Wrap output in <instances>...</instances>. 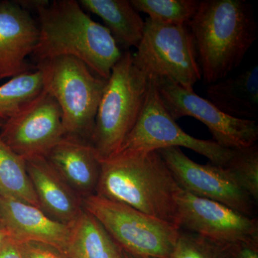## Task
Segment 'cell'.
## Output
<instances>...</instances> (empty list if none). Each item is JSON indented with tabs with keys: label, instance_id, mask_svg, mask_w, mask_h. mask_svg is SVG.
I'll list each match as a JSON object with an SVG mask.
<instances>
[{
	"label": "cell",
	"instance_id": "obj_1",
	"mask_svg": "<svg viewBox=\"0 0 258 258\" xmlns=\"http://www.w3.org/2000/svg\"><path fill=\"white\" fill-rule=\"evenodd\" d=\"M38 15V42L32 58L41 61L72 56L83 61L104 80L121 57L122 52L108 29L93 21L76 0H42Z\"/></svg>",
	"mask_w": 258,
	"mask_h": 258
},
{
	"label": "cell",
	"instance_id": "obj_2",
	"mask_svg": "<svg viewBox=\"0 0 258 258\" xmlns=\"http://www.w3.org/2000/svg\"><path fill=\"white\" fill-rule=\"evenodd\" d=\"M188 26L202 79L209 85L239 67L258 37L253 6L246 0L200 1Z\"/></svg>",
	"mask_w": 258,
	"mask_h": 258
},
{
	"label": "cell",
	"instance_id": "obj_3",
	"mask_svg": "<svg viewBox=\"0 0 258 258\" xmlns=\"http://www.w3.org/2000/svg\"><path fill=\"white\" fill-rule=\"evenodd\" d=\"M101 161L96 195L179 228L177 200L182 189L159 151L115 154Z\"/></svg>",
	"mask_w": 258,
	"mask_h": 258
},
{
	"label": "cell",
	"instance_id": "obj_4",
	"mask_svg": "<svg viewBox=\"0 0 258 258\" xmlns=\"http://www.w3.org/2000/svg\"><path fill=\"white\" fill-rule=\"evenodd\" d=\"M151 78L124 51L111 70L98 105L91 144L101 160L114 155L142 113Z\"/></svg>",
	"mask_w": 258,
	"mask_h": 258
},
{
	"label": "cell",
	"instance_id": "obj_5",
	"mask_svg": "<svg viewBox=\"0 0 258 258\" xmlns=\"http://www.w3.org/2000/svg\"><path fill=\"white\" fill-rule=\"evenodd\" d=\"M35 66L42 72L44 91L60 106L66 137L91 143L107 80L98 77L83 61L72 56L54 57Z\"/></svg>",
	"mask_w": 258,
	"mask_h": 258
},
{
	"label": "cell",
	"instance_id": "obj_6",
	"mask_svg": "<svg viewBox=\"0 0 258 258\" xmlns=\"http://www.w3.org/2000/svg\"><path fill=\"white\" fill-rule=\"evenodd\" d=\"M83 208L96 217L124 252L143 258H170L180 229L124 204L95 195Z\"/></svg>",
	"mask_w": 258,
	"mask_h": 258
},
{
	"label": "cell",
	"instance_id": "obj_7",
	"mask_svg": "<svg viewBox=\"0 0 258 258\" xmlns=\"http://www.w3.org/2000/svg\"><path fill=\"white\" fill-rule=\"evenodd\" d=\"M134 62L154 79H169L193 88L202 79L195 41L189 26L170 25L148 18Z\"/></svg>",
	"mask_w": 258,
	"mask_h": 258
},
{
	"label": "cell",
	"instance_id": "obj_8",
	"mask_svg": "<svg viewBox=\"0 0 258 258\" xmlns=\"http://www.w3.org/2000/svg\"><path fill=\"white\" fill-rule=\"evenodd\" d=\"M171 147L186 148L208 158L212 164L221 166H226L235 150L220 147L214 141L195 138L183 131L166 109L155 79L151 78L142 113L115 154H141Z\"/></svg>",
	"mask_w": 258,
	"mask_h": 258
},
{
	"label": "cell",
	"instance_id": "obj_9",
	"mask_svg": "<svg viewBox=\"0 0 258 258\" xmlns=\"http://www.w3.org/2000/svg\"><path fill=\"white\" fill-rule=\"evenodd\" d=\"M155 81L161 101L174 120L184 116L196 118L208 127L214 142L225 149H244L256 144L258 125L255 120L226 114L197 94L193 88H185L169 79Z\"/></svg>",
	"mask_w": 258,
	"mask_h": 258
},
{
	"label": "cell",
	"instance_id": "obj_10",
	"mask_svg": "<svg viewBox=\"0 0 258 258\" xmlns=\"http://www.w3.org/2000/svg\"><path fill=\"white\" fill-rule=\"evenodd\" d=\"M158 151L184 191L254 217L257 203L225 166L210 162L198 164L185 155L180 148H166Z\"/></svg>",
	"mask_w": 258,
	"mask_h": 258
},
{
	"label": "cell",
	"instance_id": "obj_11",
	"mask_svg": "<svg viewBox=\"0 0 258 258\" xmlns=\"http://www.w3.org/2000/svg\"><path fill=\"white\" fill-rule=\"evenodd\" d=\"M177 205L181 230L222 243L258 242V222L255 217L183 189L178 197Z\"/></svg>",
	"mask_w": 258,
	"mask_h": 258
},
{
	"label": "cell",
	"instance_id": "obj_12",
	"mask_svg": "<svg viewBox=\"0 0 258 258\" xmlns=\"http://www.w3.org/2000/svg\"><path fill=\"white\" fill-rule=\"evenodd\" d=\"M0 136L25 159L45 157L66 137L58 103L44 91L23 111L5 120Z\"/></svg>",
	"mask_w": 258,
	"mask_h": 258
},
{
	"label": "cell",
	"instance_id": "obj_13",
	"mask_svg": "<svg viewBox=\"0 0 258 258\" xmlns=\"http://www.w3.org/2000/svg\"><path fill=\"white\" fill-rule=\"evenodd\" d=\"M40 37L38 25L16 1H0V81L35 71L30 61Z\"/></svg>",
	"mask_w": 258,
	"mask_h": 258
},
{
	"label": "cell",
	"instance_id": "obj_14",
	"mask_svg": "<svg viewBox=\"0 0 258 258\" xmlns=\"http://www.w3.org/2000/svg\"><path fill=\"white\" fill-rule=\"evenodd\" d=\"M0 220L17 242H45L66 252L71 225L56 221L36 206L0 195Z\"/></svg>",
	"mask_w": 258,
	"mask_h": 258
},
{
	"label": "cell",
	"instance_id": "obj_15",
	"mask_svg": "<svg viewBox=\"0 0 258 258\" xmlns=\"http://www.w3.org/2000/svg\"><path fill=\"white\" fill-rule=\"evenodd\" d=\"M45 157L82 200L96 194L101 161L90 142L64 137Z\"/></svg>",
	"mask_w": 258,
	"mask_h": 258
},
{
	"label": "cell",
	"instance_id": "obj_16",
	"mask_svg": "<svg viewBox=\"0 0 258 258\" xmlns=\"http://www.w3.org/2000/svg\"><path fill=\"white\" fill-rule=\"evenodd\" d=\"M25 160L40 210L56 221L72 225L83 212L82 199L66 184L45 157Z\"/></svg>",
	"mask_w": 258,
	"mask_h": 258
},
{
	"label": "cell",
	"instance_id": "obj_17",
	"mask_svg": "<svg viewBox=\"0 0 258 258\" xmlns=\"http://www.w3.org/2000/svg\"><path fill=\"white\" fill-rule=\"evenodd\" d=\"M208 100L220 111L235 118L254 120L258 114V66L239 76L212 83Z\"/></svg>",
	"mask_w": 258,
	"mask_h": 258
},
{
	"label": "cell",
	"instance_id": "obj_18",
	"mask_svg": "<svg viewBox=\"0 0 258 258\" xmlns=\"http://www.w3.org/2000/svg\"><path fill=\"white\" fill-rule=\"evenodd\" d=\"M79 3L83 10L103 20L120 50L138 47L145 22L130 0H80Z\"/></svg>",
	"mask_w": 258,
	"mask_h": 258
},
{
	"label": "cell",
	"instance_id": "obj_19",
	"mask_svg": "<svg viewBox=\"0 0 258 258\" xmlns=\"http://www.w3.org/2000/svg\"><path fill=\"white\" fill-rule=\"evenodd\" d=\"M66 253L71 258H123V250L101 222L83 209L71 225Z\"/></svg>",
	"mask_w": 258,
	"mask_h": 258
},
{
	"label": "cell",
	"instance_id": "obj_20",
	"mask_svg": "<svg viewBox=\"0 0 258 258\" xmlns=\"http://www.w3.org/2000/svg\"><path fill=\"white\" fill-rule=\"evenodd\" d=\"M0 195L20 200L40 208L27 171L26 160L5 143L1 136Z\"/></svg>",
	"mask_w": 258,
	"mask_h": 258
},
{
	"label": "cell",
	"instance_id": "obj_21",
	"mask_svg": "<svg viewBox=\"0 0 258 258\" xmlns=\"http://www.w3.org/2000/svg\"><path fill=\"white\" fill-rule=\"evenodd\" d=\"M42 74L36 69L0 86V118L7 120L23 111L44 92Z\"/></svg>",
	"mask_w": 258,
	"mask_h": 258
},
{
	"label": "cell",
	"instance_id": "obj_22",
	"mask_svg": "<svg viewBox=\"0 0 258 258\" xmlns=\"http://www.w3.org/2000/svg\"><path fill=\"white\" fill-rule=\"evenodd\" d=\"M138 13L154 21L170 25H189L196 14L200 0H130Z\"/></svg>",
	"mask_w": 258,
	"mask_h": 258
},
{
	"label": "cell",
	"instance_id": "obj_23",
	"mask_svg": "<svg viewBox=\"0 0 258 258\" xmlns=\"http://www.w3.org/2000/svg\"><path fill=\"white\" fill-rule=\"evenodd\" d=\"M239 244L222 243L180 229L170 258H237Z\"/></svg>",
	"mask_w": 258,
	"mask_h": 258
},
{
	"label": "cell",
	"instance_id": "obj_24",
	"mask_svg": "<svg viewBox=\"0 0 258 258\" xmlns=\"http://www.w3.org/2000/svg\"><path fill=\"white\" fill-rule=\"evenodd\" d=\"M239 185L256 203L258 201V148L257 144L235 149L225 166Z\"/></svg>",
	"mask_w": 258,
	"mask_h": 258
},
{
	"label": "cell",
	"instance_id": "obj_25",
	"mask_svg": "<svg viewBox=\"0 0 258 258\" xmlns=\"http://www.w3.org/2000/svg\"><path fill=\"white\" fill-rule=\"evenodd\" d=\"M17 244L23 258H71L60 249L45 242L22 241Z\"/></svg>",
	"mask_w": 258,
	"mask_h": 258
},
{
	"label": "cell",
	"instance_id": "obj_26",
	"mask_svg": "<svg viewBox=\"0 0 258 258\" xmlns=\"http://www.w3.org/2000/svg\"><path fill=\"white\" fill-rule=\"evenodd\" d=\"M0 258H23L16 241L11 237L0 247Z\"/></svg>",
	"mask_w": 258,
	"mask_h": 258
},
{
	"label": "cell",
	"instance_id": "obj_27",
	"mask_svg": "<svg viewBox=\"0 0 258 258\" xmlns=\"http://www.w3.org/2000/svg\"><path fill=\"white\" fill-rule=\"evenodd\" d=\"M237 258H258V242L239 244Z\"/></svg>",
	"mask_w": 258,
	"mask_h": 258
},
{
	"label": "cell",
	"instance_id": "obj_28",
	"mask_svg": "<svg viewBox=\"0 0 258 258\" xmlns=\"http://www.w3.org/2000/svg\"><path fill=\"white\" fill-rule=\"evenodd\" d=\"M10 237L11 236H10L7 229L5 228L4 225L0 223V247L5 243V241L8 240Z\"/></svg>",
	"mask_w": 258,
	"mask_h": 258
},
{
	"label": "cell",
	"instance_id": "obj_29",
	"mask_svg": "<svg viewBox=\"0 0 258 258\" xmlns=\"http://www.w3.org/2000/svg\"><path fill=\"white\" fill-rule=\"evenodd\" d=\"M123 258H143V257H136V256L132 255V254L127 253V252H124V251H123Z\"/></svg>",
	"mask_w": 258,
	"mask_h": 258
},
{
	"label": "cell",
	"instance_id": "obj_30",
	"mask_svg": "<svg viewBox=\"0 0 258 258\" xmlns=\"http://www.w3.org/2000/svg\"><path fill=\"white\" fill-rule=\"evenodd\" d=\"M5 122V120L1 119L0 118V128H1V127L3 126V124H4Z\"/></svg>",
	"mask_w": 258,
	"mask_h": 258
},
{
	"label": "cell",
	"instance_id": "obj_31",
	"mask_svg": "<svg viewBox=\"0 0 258 258\" xmlns=\"http://www.w3.org/2000/svg\"><path fill=\"white\" fill-rule=\"evenodd\" d=\"M0 223H2L1 220H0ZM2 224H3V223H2Z\"/></svg>",
	"mask_w": 258,
	"mask_h": 258
}]
</instances>
